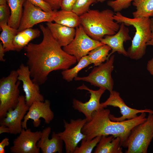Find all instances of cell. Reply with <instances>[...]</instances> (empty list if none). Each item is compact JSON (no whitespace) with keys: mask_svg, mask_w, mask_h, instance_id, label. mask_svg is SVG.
<instances>
[{"mask_svg":"<svg viewBox=\"0 0 153 153\" xmlns=\"http://www.w3.org/2000/svg\"><path fill=\"white\" fill-rule=\"evenodd\" d=\"M29 107L26 104L25 96L20 95L16 107L8 111L5 117L0 120V125L8 127L11 134H19L22 129V120Z\"/></svg>","mask_w":153,"mask_h":153,"instance_id":"obj_14","label":"cell"},{"mask_svg":"<svg viewBox=\"0 0 153 153\" xmlns=\"http://www.w3.org/2000/svg\"><path fill=\"white\" fill-rule=\"evenodd\" d=\"M97 0H76L72 11L80 16L87 12L90 6Z\"/></svg>","mask_w":153,"mask_h":153,"instance_id":"obj_29","label":"cell"},{"mask_svg":"<svg viewBox=\"0 0 153 153\" xmlns=\"http://www.w3.org/2000/svg\"><path fill=\"white\" fill-rule=\"evenodd\" d=\"M87 122L86 118L71 119L69 123L63 120L64 129L58 134L64 143L66 153H74L78 144L85 138L82 130Z\"/></svg>","mask_w":153,"mask_h":153,"instance_id":"obj_9","label":"cell"},{"mask_svg":"<svg viewBox=\"0 0 153 153\" xmlns=\"http://www.w3.org/2000/svg\"><path fill=\"white\" fill-rule=\"evenodd\" d=\"M114 18L118 23H123L126 26H132L135 28L134 36L127 51L128 57L131 59H141L145 54L147 43L151 37V19L131 18L123 16L120 12L114 14Z\"/></svg>","mask_w":153,"mask_h":153,"instance_id":"obj_4","label":"cell"},{"mask_svg":"<svg viewBox=\"0 0 153 153\" xmlns=\"http://www.w3.org/2000/svg\"><path fill=\"white\" fill-rule=\"evenodd\" d=\"M114 14L109 9H89L80 16V25L91 38L100 41L105 36L113 35L119 30L120 25L114 20Z\"/></svg>","mask_w":153,"mask_h":153,"instance_id":"obj_3","label":"cell"},{"mask_svg":"<svg viewBox=\"0 0 153 153\" xmlns=\"http://www.w3.org/2000/svg\"><path fill=\"white\" fill-rule=\"evenodd\" d=\"M101 136H97L90 140L83 139L80 146H77L74 153H91L99 142Z\"/></svg>","mask_w":153,"mask_h":153,"instance_id":"obj_28","label":"cell"},{"mask_svg":"<svg viewBox=\"0 0 153 153\" xmlns=\"http://www.w3.org/2000/svg\"><path fill=\"white\" fill-rule=\"evenodd\" d=\"M53 21L56 23L74 28L80 25V16L72 11L56 10Z\"/></svg>","mask_w":153,"mask_h":153,"instance_id":"obj_22","label":"cell"},{"mask_svg":"<svg viewBox=\"0 0 153 153\" xmlns=\"http://www.w3.org/2000/svg\"><path fill=\"white\" fill-rule=\"evenodd\" d=\"M133 0H109L107 2L108 6L111 7L114 11L120 12L122 10L128 8Z\"/></svg>","mask_w":153,"mask_h":153,"instance_id":"obj_30","label":"cell"},{"mask_svg":"<svg viewBox=\"0 0 153 153\" xmlns=\"http://www.w3.org/2000/svg\"><path fill=\"white\" fill-rule=\"evenodd\" d=\"M39 28L43 34L42 41L39 44L30 42L24 48L31 77L39 85L45 82L52 71L67 69L77 61L75 57L62 48L47 26L40 24Z\"/></svg>","mask_w":153,"mask_h":153,"instance_id":"obj_1","label":"cell"},{"mask_svg":"<svg viewBox=\"0 0 153 153\" xmlns=\"http://www.w3.org/2000/svg\"><path fill=\"white\" fill-rule=\"evenodd\" d=\"M111 48L108 45L103 44L91 51L88 56L91 64L98 66L108 59V57Z\"/></svg>","mask_w":153,"mask_h":153,"instance_id":"obj_26","label":"cell"},{"mask_svg":"<svg viewBox=\"0 0 153 153\" xmlns=\"http://www.w3.org/2000/svg\"><path fill=\"white\" fill-rule=\"evenodd\" d=\"M16 70L10 71L7 76L0 80V119L4 118L9 110L14 109L20 95L19 86L20 81L18 80Z\"/></svg>","mask_w":153,"mask_h":153,"instance_id":"obj_6","label":"cell"},{"mask_svg":"<svg viewBox=\"0 0 153 153\" xmlns=\"http://www.w3.org/2000/svg\"><path fill=\"white\" fill-rule=\"evenodd\" d=\"M53 10H57L60 8L62 0H43Z\"/></svg>","mask_w":153,"mask_h":153,"instance_id":"obj_34","label":"cell"},{"mask_svg":"<svg viewBox=\"0 0 153 153\" xmlns=\"http://www.w3.org/2000/svg\"><path fill=\"white\" fill-rule=\"evenodd\" d=\"M146 68L150 74L153 76V57L148 62Z\"/></svg>","mask_w":153,"mask_h":153,"instance_id":"obj_36","label":"cell"},{"mask_svg":"<svg viewBox=\"0 0 153 153\" xmlns=\"http://www.w3.org/2000/svg\"><path fill=\"white\" fill-rule=\"evenodd\" d=\"M7 0H0V5L7 4Z\"/></svg>","mask_w":153,"mask_h":153,"instance_id":"obj_40","label":"cell"},{"mask_svg":"<svg viewBox=\"0 0 153 153\" xmlns=\"http://www.w3.org/2000/svg\"><path fill=\"white\" fill-rule=\"evenodd\" d=\"M51 130L48 127L42 131L41 137L37 143V146L42 153H61L63 151V141L58 133L53 131L51 138H49Z\"/></svg>","mask_w":153,"mask_h":153,"instance_id":"obj_18","label":"cell"},{"mask_svg":"<svg viewBox=\"0 0 153 153\" xmlns=\"http://www.w3.org/2000/svg\"><path fill=\"white\" fill-rule=\"evenodd\" d=\"M114 56H111L105 63L94 68L86 76H77L76 81H83L88 82L95 86L108 90L109 92L113 90L114 81L111 73L114 70Z\"/></svg>","mask_w":153,"mask_h":153,"instance_id":"obj_7","label":"cell"},{"mask_svg":"<svg viewBox=\"0 0 153 153\" xmlns=\"http://www.w3.org/2000/svg\"><path fill=\"white\" fill-rule=\"evenodd\" d=\"M24 9L18 32L32 28L38 23L52 22L56 10L46 12L36 7L27 0L23 5Z\"/></svg>","mask_w":153,"mask_h":153,"instance_id":"obj_10","label":"cell"},{"mask_svg":"<svg viewBox=\"0 0 153 153\" xmlns=\"http://www.w3.org/2000/svg\"><path fill=\"white\" fill-rule=\"evenodd\" d=\"M9 139L7 138L4 139L0 143V153H5V148L9 145Z\"/></svg>","mask_w":153,"mask_h":153,"instance_id":"obj_35","label":"cell"},{"mask_svg":"<svg viewBox=\"0 0 153 153\" xmlns=\"http://www.w3.org/2000/svg\"><path fill=\"white\" fill-rule=\"evenodd\" d=\"M151 35L150 40L147 43V46L151 45L153 46V18H151Z\"/></svg>","mask_w":153,"mask_h":153,"instance_id":"obj_37","label":"cell"},{"mask_svg":"<svg viewBox=\"0 0 153 153\" xmlns=\"http://www.w3.org/2000/svg\"><path fill=\"white\" fill-rule=\"evenodd\" d=\"M2 32L0 35L5 52L15 51L13 44V40L18 33V29L9 26L7 24L0 25Z\"/></svg>","mask_w":153,"mask_h":153,"instance_id":"obj_24","label":"cell"},{"mask_svg":"<svg viewBox=\"0 0 153 153\" xmlns=\"http://www.w3.org/2000/svg\"><path fill=\"white\" fill-rule=\"evenodd\" d=\"M153 138V113L146 120L131 130L123 147L126 153H147Z\"/></svg>","mask_w":153,"mask_h":153,"instance_id":"obj_5","label":"cell"},{"mask_svg":"<svg viewBox=\"0 0 153 153\" xmlns=\"http://www.w3.org/2000/svg\"><path fill=\"white\" fill-rule=\"evenodd\" d=\"M50 105V102L48 99L43 101H37L33 103L29 107L22 122V128H27V122L30 119L33 120V124L35 127H38L40 125L41 118H43L46 124H49L54 117Z\"/></svg>","mask_w":153,"mask_h":153,"instance_id":"obj_15","label":"cell"},{"mask_svg":"<svg viewBox=\"0 0 153 153\" xmlns=\"http://www.w3.org/2000/svg\"><path fill=\"white\" fill-rule=\"evenodd\" d=\"M0 134L3 133H9V128L7 126L4 125H0Z\"/></svg>","mask_w":153,"mask_h":153,"instance_id":"obj_39","label":"cell"},{"mask_svg":"<svg viewBox=\"0 0 153 153\" xmlns=\"http://www.w3.org/2000/svg\"><path fill=\"white\" fill-rule=\"evenodd\" d=\"M10 10L8 4L0 5V25L7 24L10 15Z\"/></svg>","mask_w":153,"mask_h":153,"instance_id":"obj_31","label":"cell"},{"mask_svg":"<svg viewBox=\"0 0 153 153\" xmlns=\"http://www.w3.org/2000/svg\"><path fill=\"white\" fill-rule=\"evenodd\" d=\"M48 28L54 39L62 47L69 44L73 39L76 29L52 22H47Z\"/></svg>","mask_w":153,"mask_h":153,"instance_id":"obj_19","label":"cell"},{"mask_svg":"<svg viewBox=\"0 0 153 153\" xmlns=\"http://www.w3.org/2000/svg\"><path fill=\"white\" fill-rule=\"evenodd\" d=\"M104 44L89 36L80 25L76 27L75 37L63 49L68 54L73 56L78 62L83 57L87 55L92 50Z\"/></svg>","mask_w":153,"mask_h":153,"instance_id":"obj_8","label":"cell"},{"mask_svg":"<svg viewBox=\"0 0 153 153\" xmlns=\"http://www.w3.org/2000/svg\"><path fill=\"white\" fill-rule=\"evenodd\" d=\"M26 0H7L10 11V15L8 25L18 29L23 13V7Z\"/></svg>","mask_w":153,"mask_h":153,"instance_id":"obj_23","label":"cell"},{"mask_svg":"<svg viewBox=\"0 0 153 153\" xmlns=\"http://www.w3.org/2000/svg\"><path fill=\"white\" fill-rule=\"evenodd\" d=\"M97 0V2H99L101 3H102L105 1L106 0Z\"/></svg>","mask_w":153,"mask_h":153,"instance_id":"obj_41","label":"cell"},{"mask_svg":"<svg viewBox=\"0 0 153 153\" xmlns=\"http://www.w3.org/2000/svg\"><path fill=\"white\" fill-rule=\"evenodd\" d=\"M16 71L18 80L22 82L27 105L30 107L35 102L44 101V97L40 93L39 85L34 83L31 79L30 72L27 66L21 63Z\"/></svg>","mask_w":153,"mask_h":153,"instance_id":"obj_16","label":"cell"},{"mask_svg":"<svg viewBox=\"0 0 153 153\" xmlns=\"http://www.w3.org/2000/svg\"><path fill=\"white\" fill-rule=\"evenodd\" d=\"M42 131L33 132L30 129L22 128L19 135L13 141L10 148L12 153H39L37 143L41 137Z\"/></svg>","mask_w":153,"mask_h":153,"instance_id":"obj_11","label":"cell"},{"mask_svg":"<svg viewBox=\"0 0 153 153\" xmlns=\"http://www.w3.org/2000/svg\"><path fill=\"white\" fill-rule=\"evenodd\" d=\"M35 6L41 8L43 11L46 12L52 11L49 5L43 0H27Z\"/></svg>","mask_w":153,"mask_h":153,"instance_id":"obj_32","label":"cell"},{"mask_svg":"<svg viewBox=\"0 0 153 153\" xmlns=\"http://www.w3.org/2000/svg\"><path fill=\"white\" fill-rule=\"evenodd\" d=\"M118 31L112 35H106L100 41L103 44L109 46L111 51L108 56V59L114 53L117 52L126 57H128L127 51L125 49L124 43L126 41L131 40L129 35V30L123 23H120Z\"/></svg>","mask_w":153,"mask_h":153,"instance_id":"obj_17","label":"cell"},{"mask_svg":"<svg viewBox=\"0 0 153 153\" xmlns=\"http://www.w3.org/2000/svg\"><path fill=\"white\" fill-rule=\"evenodd\" d=\"M76 0H62L60 3V8L61 10L71 11Z\"/></svg>","mask_w":153,"mask_h":153,"instance_id":"obj_33","label":"cell"},{"mask_svg":"<svg viewBox=\"0 0 153 153\" xmlns=\"http://www.w3.org/2000/svg\"><path fill=\"white\" fill-rule=\"evenodd\" d=\"M41 32L38 29L32 28L18 32L14 37L13 44L15 50L20 52L33 39L39 37Z\"/></svg>","mask_w":153,"mask_h":153,"instance_id":"obj_21","label":"cell"},{"mask_svg":"<svg viewBox=\"0 0 153 153\" xmlns=\"http://www.w3.org/2000/svg\"><path fill=\"white\" fill-rule=\"evenodd\" d=\"M78 62L73 68L63 70L61 74L63 79L69 82L72 81L77 76L80 71L91 64L88 55L82 57Z\"/></svg>","mask_w":153,"mask_h":153,"instance_id":"obj_27","label":"cell"},{"mask_svg":"<svg viewBox=\"0 0 153 153\" xmlns=\"http://www.w3.org/2000/svg\"><path fill=\"white\" fill-rule=\"evenodd\" d=\"M94 153H122V148L119 137L112 135L101 136Z\"/></svg>","mask_w":153,"mask_h":153,"instance_id":"obj_20","label":"cell"},{"mask_svg":"<svg viewBox=\"0 0 153 153\" xmlns=\"http://www.w3.org/2000/svg\"><path fill=\"white\" fill-rule=\"evenodd\" d=\"M101 103L104 108L108 106H112L119 109L122 114L121 116L117 117L110 114L109 115L110 120L114 121L120 122L132 119L137 117V114L139 113H153V110L150 109L138 110L130 108L125 103L119 93L113 90L110 92L109 96L107 100Z\"/></svg>","mask_w":153,"mask_h":153,"instance_id":"obj_12","label":"cell"},{"mask_svg":"<svg viewBox=\"0 0 153 153\" xmlns=\"http://www.w3.org/2000/svg\"><path fill=\"white\" fill-rule=\"evenodd\" d=\"M77 89L86 90L90 94L89 100L85 103L75 98L73 100V106L74 109L83 113L87 121H90L94 112L104 108L102 107L100 100L106 90L99 88L97 90H93L89 89L84 84L78 87Z\"/></svg>","mask_w":153,"mask_h":153,"instance_id":"obj_13","label":"cell"},{"mask_svg":"<svg viewBox=\"0 0 153 153\" xmlns=\"http://www.w3.org/2000/svg\"><path fill=\"white\" fill-rule=\"evenodd\" d=\"M136 10L132 13L133 18H150L153 16V0H133Z\"/></svg>","mask_w":153,"mask_h":153,"instance_id":"obj_25","label":"cell"},{"mask_svg":"<svg viewBox=\"0 0 153 153\" xmlns=\"http://www.w3.org/2000/svg\"><path fill=\"white\" fill-rule=\"evenodd\" d=\"M110 113L109 109L105 108L94 112L91 120L87 121L82 129L86 136L84 139L90 140L97 136L112 135L120 138L124 147L132 129L146 119V113L144 112L132 119L114 121L109 118Z\"/></svg>","mask_w":153,"mask_h":153,"instance_id":"obj_2","label":"cell"},{"mask_svg":"<svg viewBox=\"0 0 153 153\" xmlns=\"http://www.w3.org/2000/svg\"><path fill=\"white\" fill-rule=\"evenodd\" d=\"M5 49L1 42L0 43V61H5L4 58V53L5 52Z\"/></svg>","mask_w":153,"mask_h":153,"instance_id":"obj_38","label":"cell"}]
</instances>
